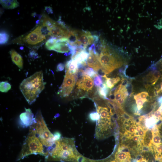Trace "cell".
I'll list each match as a JSON object with an SVG mask.
<instances>
[{"label":"cell","mask_w":162,"mask_h":162,"mask_svg":"<svg viewBox=\"0 0 162 162\" xmlns=\"http://www.w3.org/2000/svg\"><path fill=\"white\" fill-rule=\"evenodd\" d=\"M44 87L43 74L40 71L23 80L20 88L26 101L31 104L35 101Z\"/></svg>","instance_id":"1"},{"label":"cell","mask_w":162,"mask_h":162,"mask_svg":"<svg viewBox=\"0 0 162 162\" xmlns=\"http://www.w3.org/2000/svg\"><path fill=\"white\" fill-rule=\"evenodd\" d=\"M53 145V148L49 152L46 158L50 155L53 158L64 161L70 160L76 158L73 144L70 139L61 138L56 141Z\"/></svg>","instance_id":"2"},{"label":"cell","mask_w":162,"mask_h":162,"mask_svg":"<svg viewBox=\"0 0 162 162\" xmlns=\"http://www.w3.org/2000/svg\"><path fill=\"white\" fill-rule=\"evenodd\" d=\"M25 140L20 153L18 158L19 160L29 155L40 154L45 156V152L43 145L34 131L33 129Z\"/></svg>","instance_id":"3"},{"label":"cell","mask_w":162,"mask_h":162,"mask_svg":"<svg viewBox=\"0 0 162 162\" xmlns=\"http://www.w3.org/2000/svg\"><path fill=\"white\" fill-rule=\"evenodd\" d=\"M35 121L32 129L44 146L49 147L53 145L55 142L54 135L48 128L41 112L38 111L35 116Z\"/></svg>","instance_id":"4"},{"label":"cell","mask_w":162,"mask_h":162,"mask_svg":"<svg viewBox=\"0 0 162 162\" xmlns=\"http://www.w3.org/2000/svg\"><path fill=\"white\" fill-rule=\"evenodd\" d=\"M99 60L102 71L108 74L122 65V62L117 58L116 55L111 53L109 48L106 46L99 55Z\"/></svg>","instance_id":"5"},{"label":"cell","mask_w":162,"mask_h":162,"mask_svg":"<svg viewBox=\"0 0 162 162\" xmlns=\"http://www.w3.org/2000/svg\"><path fill=\"white\" fill-rule=\"evenodd\" d=\"M63 82L60 87L58 94L62 98L68 97L73 90L76 80L75 75L65 71Z\"/></svg>","instance_id":"6"},{"label":"cell","mask_w":162,"mask_h":162,"mask_svg":"<svg viewBox=\"0 0 162 162\" xmlns=\"http://www.w3.org/2000/svg\"><path fill=\"white\" fill-rule=\"evenodd\" d=\"M41 28L42 26H38L24 38L20 37L17 40H20V43L22 42L30 45H34L40 43L46 39L45 35L41 32Z\"/></svg>","instance_id":"7"},{"label":"cell","mask_w":162,"mask_h":162,"mask_svg":"<svg viewBox=\"0 0 162 162\" xmlns=\"http://www.w3.org/2000/svg\"><path fill=\"white\" fill-rule=\"evenodd\" d=\"M48 35L57 39L68 38L70 31L61 19L56 22L49 30Z\"/></svg>","instance_id":"8"},{"label":"cell","mask_w":162,"mask_h":162,"mask_svg":"<svg viewBox=\"0 0 162 162\" xmlns=\"http://www.w3.org/2000/svg\"><path fill=\"white\" fill-rule=\"evenodd\" d=\"M25 112L21 113L20 116L19 123L23 128L32 126L35 123V118L31 109L25 108Z\"/></svg>","instance_id":"9"},{"label":"cell","mask_w":162,"mask_h":162,"mask_svg":"<svg viewBox=\"0 0 162 162\" xmlns=\"http://www.w3.org/2000/svg\"><path fill=\"white\" fill-rule=\"evenodd\" d=\"M77 32L78 40L85 49L88 45L93 44L94 38L89 31L82 30Z\"/></svg>","instance_id":"10"},{"label":"cell","mask_w":162,"mask_h":162,"mask_svg":"<svg viewBox=\"0 0 162 162\" xmlns=\"http://www.w3.org/2000/svg\"><path fill=\"white\" fill-rule=\"evenodd\" d=\"M76 85L77 89L88 92L92 89L94 82L90 76L85 75L77 81Z\"/></svg>","instance_id":"11"},{"label":"cell","mask_w":162,"mask_h":162,"mask_svg":"<svg viewBox=\"0 0 162 162\" xmlns=\"http://www.w3.org/2000/svg\"><path fill=\"white\" fill-rule=\"evenodd\" d=\"M99 54H95L92 50L89 51V55L87 59L88 66L97 72L102 68L99 60Z\"/></svg>","instance_id":"12"},{"label":"cell","mask_w":162,"mask_h":162,"mask_svg":"<svg viewBox=\"0 0 162 162\" xmlns=\"http://www.w3.org/2000/svg\"><path fill=\"white\" fill-rule=\"evenodd\" d=\"M52 50L62 53L69 52L70 51V44L67 42L57 40Z\"/></svg>","instance_id":"13"},{"label":"cell","mask_w":162,"mask_h":162,"mask_svg":"<svg viewBox=\"0 0 162 162\" xmlns=\"http://www.w3.org/2000/svg\"><path fill=\"white\" fill-rule=\"evenodd\" d=\"M10 53L13 62L20 69H22L23 67V62L21 56L13 49L10 51Z\"/></svg>","instance_id":"14"},{"label":"cell","mask_w":162,"mask_h":162,"mask_svg":"<svg viewBox=\"0 0 162 162\" xmlns=\"http://www.w3.org/2000/svg\"><path fill=\"white\" fill-rule=\"evenodd\" d=\"M116 162H131L130 153L118 150L115 155Z\"/></svg>","instance_id":"15"},{"label":"cell","mask_w":162,"mask_h":162,"mask_svg":"<svg viewBox=\"0 0 162 162\" xmlns=\"http://www.w3.org/2000/svg\"><path fill=\"white\" fill-rule=\"evenodd\" d=\"M65 71L75 74L78 69L77 62L74 59H71L67 61L65 66Z\"/></svg>","instance_id":"16"},{"label":"cell","mask_w":162,"mask_h":162,"mask_svg":"<svg viewBox=\"0 0 162 162\" xmlns=\"http://www.w3.org/2000/svg\"><path fill=\"white\" fill-rule=\"evenodd\" d=\"M0 3L4 8L13 9L19 5V3L17 0H0Z\"/></svg>","instance_id":"17"},{"label":"cell","mask_w":162,"mask_h":162,"mask_svg":"<svg viewBox=\"0 0 162 162\" xmlns=\"http://www.w3.org/2000/svg\"><path fill=\"white\" fill-rule=\"evenodd\" d=\"M98 93L100 97L104 99L110 100L107 98L109 89L106 83H103L100 87H97Z\"/></svg>","instance_id":"18"},{"label":"cell","mask_w":162,"mask_h":162,"mask_svg":"<svg viewBox=\"0 0 162 162\" xmlns=\"http://www.w3.org/2000/svg\"><path fill=\"white\" fill-rule=\"evenodd\" d=\"M89 53L86 50L83 51L76 55L74 59L78 63L86 61L88 58Z\"/></svg>","instance_id":"19"},{"label":"cell","mask_w":162,"mask_h":162,"mask_svg":"<svg viewBox=\"0 0 162 162\" xmlns=\"http://www.w3.org/2000/svg\"><path fill=\"white\" fill-rule=\"evenodd\" d=\"M42 22L43 26L46 27L49 31L56 22L46 15H44Z\"/></svg>","instance_id":"20"},{"label":"cell","mask_w":162,"mask_h":162,"mask_svg":"<svg viewBox=\"0 0 162 162\" xmlns=\"http://www.w3.org/2000/svg\"><path fill=\"white\" fill-rule=\"evenodd\" d=\"M120 80V78L116 77V78H109L106 77V85L107 87L110 89L112 88Z\"/></svg>","instance_id":"21"},{"label":"cell","mask_w":162,"mask_h":162,"mask_svg":"<svg viewBox=\"0 0 162 162\" xmlns=\"http://www.w3.org/2000/svg\"><path fill=\"white\" fill-rule=\"evenodd\" d=\"M158 119L154 116L147 118L145 120V125L148 128L153 127L154 124L158 121Z\"/></svg>","instance_id":"22"},{"label":"cell","mask_w":162,"mask_h":162,"mask_svg":"<svg viewBox=\"0 0 162 162\" xmlns=\"http://www.w3.org/2000/svg\"><path fill=\"white\" fill-rule=\"evenodd\" d=\"M58 39L51 37L47 40L45 44L46 48L49 50H51L52 48L56 44Z\"/></svg>","instance_id":"23"},{"label":"cell","mask_w":162,"mask_h":162,"mask_svg":"<svg viewBox=\"0 0 162 162\" xmlns=\"http://www.w3.org/2000/svg\"><path fill=\"white\" fill-rule=\"evenodd\" d=\"M0 44H6L8 41L9 36L7 32L4 31H2L0 33Z\"/></svg>","instance_id":"24"},{"label":"cell","mask_w":162,"mask_h":162,"mask_svg":"<svg viewBox=\"0 0 162 162\" xmlns=\"http://www.w3.org/2000/svg\"><path fill=\"white\" fill-rule=\"evenodd\" d=\"M152 138L151 140L152 143L155 146L161 144V138L159 133H152Z\"/></svg>","instance_id":"25"},{"label":"cell","mask_w":162,"mask_h":162,"mask_svg":"<svg viewBox=\"0 0 162 162\" xmlns=\"http://www.w3.org/2000/svg\"><path fill=\"white\" fill-rule=\"evenodd\" d=\"M0 90L2 92H7L11 88V85L7 81H3L0 83Z\"/></svg>","instance_id":"26"},{"label":"cell","mask_w":162,"mask_h":162,"mask_svg":"<svg viewBox=\"0 0 162 162\" xmlns=\"http://www.w3.org/2000/svg\"><path fill=\"white\" fill-rule=\"evenodd\" d=\"M102 77L98 74H97L93 77L95 86L97 87H100L103 84Z\"/></svg>","instance_id":"27"},{"label":"cell","mask_w":162,"mask_h":162,"mask_svg":"<svg viewBox=\"0 0 162 162\" xmlns=\"http://www.w3.org/2000/svg\"><path fill=\"white\" fill-rule=\"evenodd\" d=\"M85 75H87L92 78H93L98 74V72L94 71L93 69L89 67L87 68L84 70Z\"/></svg>","instance_id":"28"},{"label":"cell","mask_w":162,"mask_h":162,"mask_svg":"<svg viewBox=\"0 0 162 162\" xmlns=\"http://www.w3.org/2000/svg\"><path fill=\"white\" fill-rule=\"evenodd\" d=\"M135 133L139 136L144 138L145 135L146 131L141 126L139 125L136 127Z\"/></svg>","instance_id":"29"},{"label":"cell","mask_w":162,"mask_h":162,"mask_svg":"<svg viewBox=\"0 0 162 162\" xmlns=\"http://www.w3.org/2000/svg\"><path fill=\"white\" fill-rule=\"evenodd\" d=\"M89 117L91 120L94 121H98L100 118V115L97 112H91Z\"/></svg>","instance_id":"30"},{"label":"cell","mask_w":162,"mask_h":162,"mask_svg":"<svg viewBox=\"0 0 162 162\" xmlns=\"http://www.w3.org/2000/svg\"><path fill=\"white\" fill-rule=\"evenodd\" d=\"M147 101L148 100L146 99H139L136 100V103L138 110H140L142 107L144 103Z\"/></svg>","instance_id":"31"},{"label":"cell","mask_w":162,"mask_h":162,"mask_svg":"<svg viewBox=\"0 0 162 162\" xmlns=\"http://www.w3.org/2000/svg\"><path fill=\"white\" fill-rule=\"evenodd\" d=\"M156 154H160L162 153V145L161 144L154 147Z\"/></svg>","instance_id":"32"},{"label":"cell","mask_w":162,"mask_h":162,"mask_svg":"<svg viewBox=\"0 0 162 162\" xmlns=\"http://www.w3.org/2000/svg\"><path fill=\"white\" fill-rule=\"evenodd\" d=\"M128 95L130 96L132 94L133 91V87L131 84L128 83L125 86Z\"/></svg>","instance_id":"33"},{"label":"cell","mask_w":162,"mask_h":162,"mask_svg":"<svg viewBox=\"0 0 162 162\" xmlns=\"http://www.w3.org/2000/svg\"><path fill=\"white\" fill-rule=\"evenodd\" d=\"M153 116L158 119H161L162 120V113L159 110L154 112Z\"/></svg>","instance_id":"34"},{"label":"cell","mask_w":162,"mask_h":162,"mask_svg":"<svg viewBox=\"0 0 162 162\" xmlns=\"http://www.w3.org/2000/svg\"><path fill=\"white\" fill-rule=\"evenodd\" d=\"M138 94L140 98L142 99H146L148 96V93L146 92H142Z\"/></svg>","instance_id":"35"},{"label":"cell","mask_w":162,"mask_h":162,"mask_svg":"<svg viewBox=\"0 0 162 162\" xmlns=\"http://www.w3.org/2000/svg\"><path fill=\"white\" fill-rule=\"evenodd\" d=\"M114 94L115 95V99L113 101L114 102H116L119 99L122 97V94L120 91Z\"/></svg>","instance_id":"36"},{"label":"cell","mask_w":162,"mask_h":162,"mask_svg":"<svg viewBox=\"0 0 162 162\" xmlns=\"http://www.w3.org/2000/svg\"><path fill=\"white\" fill-rule=\"evenodd\" d=\"M64 64L62 63H59L57 65L56 71H62L64 70Z\"/></svg>","instance_id":"37"},{"label":"cell","mask_w":162,"mask_h":162,"mask_svg":"<svg viewBox=\"0 0 162 162\" xmlns=\"http://www.w3.org/2000/svg\"><path fill=\"white\" fill-rule=\"evenodd\" d=\"M29 55L31 57L34 58H37L38 57V54L34 50L30 51Z\"/></svg>","instance_id":"38"},{"label":"cell","mask_w":162,"mask_h":162,"mask_svg":"<svg viewBox=\"0 0 162 162\" xmlns=\"http://www.w3.org/2000/svg\"><path fill=\"white\" fill-rule=\"evenodd\" d=\"M53 135L55 141L61 139V135L59 132H55Z\"/></svg>","instance_id":"39"},{"label":"cell","mask_w":162,"mask_h":162,"mask_svg":"<svg viewBox=\"0 0 162 162\" xmlns=\"http://www.w3.org/2000/svg\"><path fill=\"white\" fill-rule=\"evenodd\" d=\"M45 10L46 11L47 13L48 14H52L53 13L52 8L50 6H46L45 7Z\"/></svg>","instance_id":"40"},{"label":"cell","mask_w":162,"mask_h":162,"mask_svg":"<svg viewBox=\"0 0 162 162\" xmlns=\"http://www.w3.org/2000/svg\"><path fill=\"white\" fill-rule=\"evenodd\" d=\"M136 129L134 126H131L129 129L128 132L130 134L135 133Z\"/></svg>","instance_id":"41"},{"label":"cell","mask_w":162,"mask_h":162,"mask_svg":"<svg viewBox=\"0 0 162 162\" xmlns=\"http://www.w3.org/2000/svg\"><path fill=\"white\" fill-rule=\"evenodd\" d=\"M128 83V81L127 80L123 78L122 79V83L121 84L122 86H126Z\"/></svg>","instance_id":"42"},{"label":"cell","mask_w":162,"mask_h":162,"mask_svg":"<svg viewBox=\"0 0 162 162\" xmlns=\"http://www.w3.org/2000/svg\"><path fill=\"white\" fill-rule=\"evenodd\" d=\"M132 139L134 142H138L139 141V137L138 135H135L132 136Z\"/></svg>","instance_id":"43"},{"label":"cell","mask_w":162,"mask_h":162,"mask_svg":"<svg viewBox=\"0 0 162 162\" xmlns=\"http://www.w3.org/2000/svg\"><path fill=\"white\" fill-rule=\"evenodd\" d=\"M32 16L34 17H37L39 20L41 19L42 16L40 14H37L36 13L34 12L32 14Z\"/></svg>","instance_id":"44"},{"label":"cell","mask_w":162,"mask_h":162,"mask_svg":"<svg viewBox=\"0 0 162 162\" xmlns=\"http://www.w3.org/2000/svg\"><path fill=\"white\" fill-rule=\"evenodd\" d=\"M137 162H148L146 160L143 158H140L137 161Z\"/></svg>","instance_id":"45"},{"label":"cell","mask_w":162,"mask_h":162,"mask_svg":"<svg viewBox=\"0 0 162 162\" xmlns=\"http://www.w3.org/2000/svg\"><path fill=\"white\" fill-rule=\"evenodd\" d=\"M40 23V20H37L36 21V23L37 24H39Z\"/></svg>","instance_id":"46"},{"label":"cell","mask_w":162,"mask_h":162,"mask_svg":"<svg viewBox=\"0 0 162 162\" xmlns=\"http://www.w3.org/2000/svg\"><path fill=\"white\" fill-rule=\"evenodd\" d=\"M160 88H161L160 89H162V82L160 83Z\"/></svg>","instance_id":"47"},{"label":"cell","mask_w":162,"mask_h":162,"mask_svg":"<svg viewBox=\"0 0 162 162\" xmlns=\"http://www.w3.org/2000/svg\"><path fill=\"white\" fill-rule=\"evenodd\" d=\"M23 48H24V47H23V46H21V47H20V50H23Z\"/></svg>","instance_id":"48"},{"label":"cell","mask_w":162,"mask_h":162,"mask_svg":"<svg viewBox=\"0 0 162 162\" xmlns=\"http://www.w3.org/2000/svg\"><path fill=\"white\" fill-rule=\"evenodd\" d=\"M108 162H115V161H111Z\"/></svg>","instance_id":"49"}]
</instances>
